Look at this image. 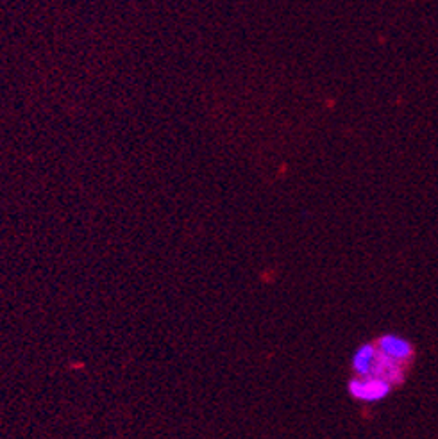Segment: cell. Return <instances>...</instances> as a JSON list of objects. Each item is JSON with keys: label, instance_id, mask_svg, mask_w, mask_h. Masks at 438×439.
<instances>
[{"label": "cell", "instance_id": "6da1fadb", "mask_svg": "<svg viewBox=\"0 0 438 439\" xmlns=\"http://www.w3.org/2000/svg\"><path fill=\"white\" fill-rule=\"evenodd\" d=\"M349 395L356 402H363V404H375L381 402L390 395L394 384L385 379L374 377V375H367V377H354L349 381Z\"/></svg>", "mask_w": 438, "mask_h": 439}, {"label": "cell", "instance_id": "3957f363", "mask_svg": "<svg viewBox=\"0 0 438 439\" xmlns=\"http://www.w3.org/2000/svg\"><path fill=\"white\" fill-rule=\"evenodd\" d=\"M375 355H378V346H375V343L361 345L360 348L356 350V354L352 355L351 359L352 373L358 375V377H367V375H371Z\"/></svg>", "mask_w": 438, "mask_h": 439}, {"label": "cell", "instance_id": "7a4b0ae2", "mask_svg": "<svg viewBox=\"0 0 438 439\" xmlns=\"http://www.w3.org/2000/svg\"><path fill=\"white\" fill-rule=\"evenodd\" d=\"M375 346L380 348L388 358L395 359L401 365H410L413 359V345L408 339L401 338L397 334H383L381 338L375 339Z\"/></svg>", "mask_w": 438, "mask_h": 439}]
</instances>
